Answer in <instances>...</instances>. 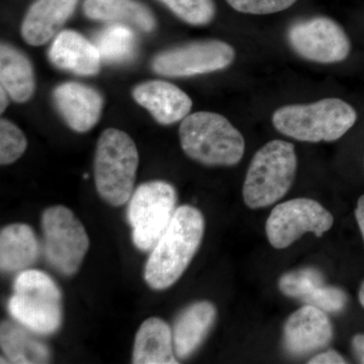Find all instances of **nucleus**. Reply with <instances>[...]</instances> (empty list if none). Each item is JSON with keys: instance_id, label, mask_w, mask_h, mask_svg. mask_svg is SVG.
Wrapping results in <instances>:
<instances>
[{"instance_id": "obj_1", "label": "nucleus", "mask_w": 364, "mask_h": 364, "mask_svg": "<svg viewBox=\"0 0 364 364\" xmlns=\"http://www.w3.org/2000/svg\"><path fill=\"white\" fill-rule=\"evenodd\" d=\"M205 218L198 208L184 205L176 208L173 219L151 250L144 279L154 291H164L181 279L191 264L205 234Z\"/></svg>"}, {"instance_id": "obj_2", "label": "nucleus", "mask_w": 364, "mask_h": 364, "mask_svg": "<svg viewBox=\"0 0 364 364\" xmlns=\"http://www.w3.org/2000/svg\"><path fill=\"white\" fill-rule=\"evenodd\" d=\"M358 121L355 109L340 98L312 104L289 105L272 114L273 127L282 135L301 142H334Z\"/></svg>"}, {"instance_id": "obj_3", "label": "nucleus", "mask_w": 364, "mask_h": 364, "mask_svg": "<svg viewBox=\"0 0 364 364\" xmlns=\"http://www.w3.org/2000/svg\"><path fill=\"white\" fill-rule=\"evenodd\" d=\"M179 139L191 159L208 166H234L245 153V139L222 114L198 112L181 121Z\"/></svg>"}, {"instance_id": "obj_4", "label": "nucleus", "mask_w": 364, "mask_h": 364, "mask_svg": "<svg viewBox=\"0 0 364 364\" xmlns=\"http://www.w3.org/2000/svg\"><path fill=\"white\" fill-rule=\"evenodd\" d=\"M7 309L16 322L40 336L58 332L63 322L61 289L42 270L26 269L16 275Z\"/></svg>"}, {"instance_id": "obj_5", "label": "nucleus", "mask_w": 364, "mask_h": 364, "mask_svg": "<svg viewBox=\"0 0 364 364\" xmlns=\"http://www.w3.org/2000/svg\"><path fill=\"white\" fill-rule=\"evenodd\" d=\"M298 170L294 144L272 140L254 155L243 184V198L248 208H267L289 193Z\"/></svg>"}, {"instance_id": "obj_6", "label": "nucleus", "mask_w": 364, "mask_h": 364, "mask_svg": "<svg viewBox=\"0 0 364 364\" xmlns=\"http://www.w3.org/2000/svg\"><path fill=\"white\" fill-rule=\"evenodd\" d=\"M139 152L128 134L107 129L97 141L95 181L98 195L112 207H121L134 193Z\"/></svg>"}, {"instance_id": "obj_7", "label": "nucleus", "mask_w": 364, "mask_h": 364, "mask_svg": "<svg viewBox=\"0 0 364 364\" xmlns=\"http://www.w3.org/2000/svg\"><path fill=\"white\" fill-rule=\"evenodd\" d=\"M176 203V189L166 181L145 182L134 191L127 219L136 249L148 252L154 248L173 219Z\"/></svg>"}, {"instance_id": "obj_8", "label": "nucleus", "mask_w": 364, "mask_h": 364, "mask_svg": "<svg viewBox=\"0 0 364 364\" xmlns=\"http://www.w3.org/2000/svg\"><path fill=\"white\" fill-rule=\"evenodd\" d=\"M46 259L65 277L80 269L90 248V238L82 223L70 208L54 205L42 215Z\"/></svg>"}, {"instance_id": "obj_9", "label": "nucleus", "mask_w": 364, "mask_h": 364, "mask_svg": "<svg viewBox=\"0 0 364 364\" xmlns=\"http://www.w3.org/2000/svg\"><path fill=\"white\" fill-rule=\"evenodd\" d=\"M287 40L299 57L314 63H340L351 52L348 35L340 23L328 16L294 21L287 28Z\"/></svg>"}, {"instance_id": "obj_10", "label": "nucleus", "mask_w": 364, "mask_h": 364, "mask_svg": "<svg viewBox=\"0 0 364 364\" xmlns=\"http://www.w3.org/2000/svg\"><path fill=\"white\" fill-rule=\"evenodd\" d=\"M236 52L220 40H202L158 53L151 67L166 77L184 78L224 70L234 63Z\"/></svg>"}, {"instance_id": "obj_11", "label": "nucleus", "mask_w": 364, "mask_h": 364, "mask_svg": "<svg viewBox=\"0 0 364 364\" xmlns=\"http://www.w3.org/2000/svg\"><path fill=\"white\" fill-rule=\"evenodd\" d=\"M333 224L331 213L320 203L312 198H299L273 208L265 225V232L272 247L286 249L306 233L323 236Z\"/></svg>"}, {"instance_id": "obj_12", "label": "nucleus", "mask_w": 364, "mask_h": 364, "mask_svg": "<svg viewBox=\"0 0 364 364\" xmlns=\"http://www.w3.org/2000/svg\"><path fill=\"white\" fill-rule=\"evenodd\" d=\"M332 338V323L327 313L309 304L291 314L284 324V346L293 355L324 348Z\"/></svg>"}, {"instance_id": "obj_13", "label": "nucleus", "mask_w": 364, "mask_h": 364, "mask_svg": "<svg viewBox=\"0 0 364 364\" xmlns=\"http://www.w3.org/2000/svg\"><path fill=\"white\" fill-rule=\"evenodd\" d=\"M53 102L67 126L77 133L90 131L100 121L104 107V98L97 90L79 82L57 86Z\"/></svg>"}, {"instance_id": "obj_14", "label": "nucleus", "mask_w": 364, "mask_h": 364, "mask_svg": "<svg viewBox=\"0 0 364 364\" xmlns=\"http://www.w3.org/2000/svg\"><path fill=\"white\" fill-rule=\"evenodd\" d=\"M136 104L143 107L163 126H170L188 116L193 100L178 86L162 80L140 83L132 91Z\"/></svg>"}, {"instance_id": "obj_15", "label": "nucleus", "mask_w": 364, "mask_h": 364, "mask_svg": "<svg viewBox=\"0 0 364 364\" xmlns=\"http://www.w3.org/2000/svg\"><path fill=\"white\" fill-rule=\"evenodd\" d=\"M79 0H36L28 9L21 37L28 45L43 46L56 37L75 11Z\"/></svg>"}, {"instance_id": "obj_16", "label": "nucleus", "mask_w": 364, "mask_h": 364, "mask_svg": "<svg viewBox=\"0 0 364 364\" xmlns=\"http://www.w3.org/2000/svg\"><path fill=\"white\" fill-rule=\"evenodd\" d=\"M53 65L80 76H93L100 70L97 48L76 31L64 30L53 41L49 53Z\"/></svg>"}, {"instance_id": "obj_17", "label": "nucleus", "mask_w": 364, "mask_h": 364, "mask_svg": "<svg viewBox=\"0 0 364 364\" xmlns=\"http://www.w3.org/2000/svg\"><path fill=\"white\" fill-rule=\"evenodd\" d=\"M217 308L208 301H196L186 306L174 322V352L177 359L191 358L207 339L217 320Z\"/></svg>"}, {"instance_id": "obj_18", "label": "nucleus", "mask_w": 364, "mask_h": 364, "mask_svg": "<svg viewBox=\"0 0 364 364\" xmlns=\"http://www.w3.org/2000/svg\"><path fill=\"white\" fill-rule=\"evenodd\" d=\"M83 11L92 21L121 23L151 33L157 26L152 11L138 0H85Z\"/></svg>"}, {"instance_id": "obj_19", "label": "nucleus", "mask_w": 364, "mask_h": 364, "mask_svg": "<svg viewBox=\"0 0 364 364\" xmlns=\"http://www.w3.org/2000/svg\"><path fill=\"white\" fill-rule=\"evenodd\" d=\"M132 363H179L174 352L172 328L164 320L153 317L144 321L136 334Z\"/></svg>"}, {"instance_id": "obj_20", "label": "nucleus", "mask_w": 364, "mask_h": 364, "mask_svg": "<svg viewBox=\"0 0 364 364\" xmlns=\"http://www.w3.org/2000/svg\"><path fill=\"white\" fill-rule=\"evenodd\" d=\"M40 255V245L33 228L11 224L0 232V268L4 273L28 269Z\"/></svg>"}, {"instance_id": "obj_21", "label": "nucleus", "mask_w": 364, "mask_h": 364, "mask_svg": "<svg viewBox=\"0 0 364 364\" xmlns=\"http://www.w3.org/2000/svg\"><path fill=\"white\" fill-rule=\"evenodd\" d=\"M1 87L18 104L28 102L36 90L35 70L31 60L18 48L2 43L0 47Z\"/></svg>"}, {"instance_id": "obj_22", "label": "nucleus", "mask_w": 364, "mask_h": 364, "mask_svg": "<svg viewBox=\"0 0 364 364\" xmlns=\"http://www.w3.org/2000/svg\"><path fill=\"white\" fill-rule=\"evenodd\" d=\"M36 333L20 323L2 321L0 346L9 363L42 364L51 361V350Z\"/></svg>"}, {"instance_id": "obj_23", "label": "nucleus", "mask_w": 364, "mask_h": 364, "mask_svg": "<svg viewBox=\"0 0 364 364\" xmlns=\"http://www.w3.org/2000/svg\"><path fill=\"white\" fill-rule=\"evenodd\" d=\"M136 43L135 30L121 23H111L93 37V44L97 48L102 61L111 64L126 63L133 59Z\"/></svg>"}, {"instance_id": "obj_24", "label": "nucleus", "mask_w": 364, "mask_h": 364, "mask_svg": "<svg viewBox=\"0 0 364 364\" xmlns=\"http://www.w3.org/2000/svg\"><path fill=\"white\" fill-rule=\"evenodd\" d=\"M324 284L322 272L312 267L287 272L280 277L279 282V291L284 296L303 299L306 303Z\"/></svg>"}, {"instance_id": "obj_25", "label": "nucleus", "mask_w": 364, "mask_h": 364, "mask_svg": "<svg viewBox=\"0 0 364 364\" xmlns=\"http://www.w3.org/2000/svg\"><path fill=\"white\" fill-rule=\"evenodd\" d=\"M191 26H207L214 21L217 9L214 0H158Z\"/></svg>"}, {"instance_id": "obj_26", "label": "nucleus", "mask_w": 364, "mask_h": 364, "mask_svg": "<svg viewBox=\"0 0 364 364\" xmlns=\"http://www.w3.org/2000/svg\"><path fill=\"white\" fill-rule=\"evenodd\" d=\"M28 147L25 134L6 119L0 121V164L9 165L23 156Z\"/></svg>"}, {"instance_id": "obj_27", "label": "nucleus", "mask_w": 364, "mask_h": 364, "mask_svg": "<svg viewBox=\"0 0 364 364\" xmlns=\"http://www.w3.org/2000/svg\"><path fill=\"white\" fill-rule=\"evenodd\" d=\"M228 4L241 14L265 16L286 11L298 0H226Z\"/></svg>"}, {"instance_id": "obj_28", "label": "nucleus", "mask_w": 364, "mask_h": 364, "mask_svg": "<svg viewBox=\"0 0 364 364\" xmlns=\"http://www.w3.org/2000/svg\"><path fill=\"white\" fill-rule=\"evenodd\" d=\"M306 304L317 306L326 313H339L346 306L347 294L339 287L324 284Z\"/></svg>"}, {"instance_id": "obj_29", "label": "nucleus", "mask_w": 364, "mask_h": 364, "mask_svg": "<svg viewBox=\"0 0 364 364\" xmlns=\"http://www.w3.org/2000/svg\"><path fill=\"white\" fill-rule=\"evenodd\" d=\"M308 363L310 364H344L347 363L343 356L340 355L338 352L335 350H328L318 353L317 355L311 358Z\"/></svg>"}, {"instance_id": "obj_30", "label": "nucleus", "mask_w": 364, "mask_h": 364, "mask_svg": "<svg viewBox=\"0 0 364 364\" xmlns=\"http://www.w3.org/2000/svg\"><path fill=\"white\" fill-rule=\"evenodd\" d=\"M354 354L361 363H364V334H358L352 340Z\"/></svg>"}, {"instance_id": "obj_31", "label": "nucleus", "mask_w": 364, "mask_h": 364, "mask_svg": "<svg viewBox=\"0 0 364 364\" xmlns=\"http://www.w3.org/2000/svg\"><path fill=\"white\" fill-rule=\"evenodd\" d=\"M355 218L364 240V195L359 198L355 210Z\"/></svg>"}, {"instance_id": "obj_32", "label": "nucleus", "mask_w": 364, "mask_h": 364, "mask_svg": "<svg viewBox=\"0 0 364 364\" xmlns=\"http://www.w3.org/2000/svg\"><path fill=\"white\" fill-rule=\"evenodd\" d=\"M0 93H1V100H0V102H1V105H0V112H4L6 111L7 105H9V93L6 92V90H4V87L0 88Z\"/></svg>"}, {"instance_id": "obj_33", "label": "nucleus", "mask_w": 364, "mask_h": 364, "mask_svg": "<svg viewBox=\"0 0 364 364\" xmlns=\"http://www.w3.org/2000/svg\"><path fill=\"white\" fill-rule=\"evenodd\" d=\"M358 299L361 306L364 308V282L361 284L360 289H359Z\"/></svg>"}]
</instances>
